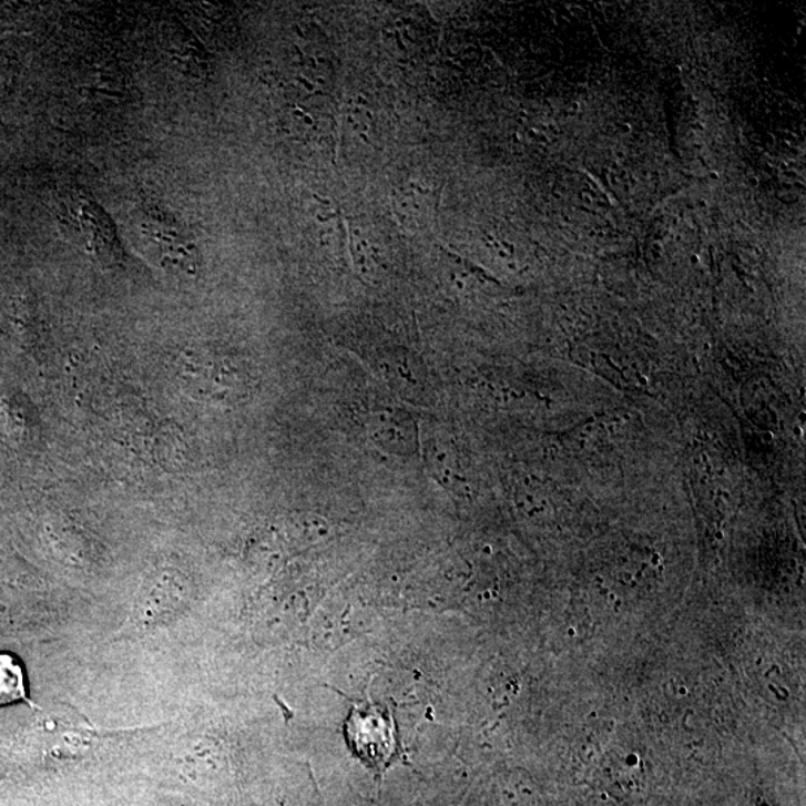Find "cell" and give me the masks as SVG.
<instances>
[{
	"instance_id": "2",
	"label": "cell",
	"mask_w": 806,
	"mask_h": 806,
	"mask_svg": "<svg viewBox=\"0 0 806 806\" xmlns=\"http://www.w3.org/2000/svg\"><path fill=\"white\" fill-rule=\"evenodd\" d=\"M374 426V435L379 437V441L382 443H389L396 450H402V448L408 450L409 446H411V429L402 428L405 425L398 418L389 416L387 420H382L381 417H378Z\"/></svg>"
},
{
	"instance_id": "1",
	"label": "cell",
	"mask_w": 806,
	"mask_h": 806,
	"mask_svg": "<svg viewBox=\"0 0 806 806\" xmlns=\"http://www.w3.org/2000/svg\"><path fill=\"white\" fill-rule=\"evenodd\" d=\"M23 670L14 657L0 654V706L24 700Z\"/></svg>"
}]
</instances>
